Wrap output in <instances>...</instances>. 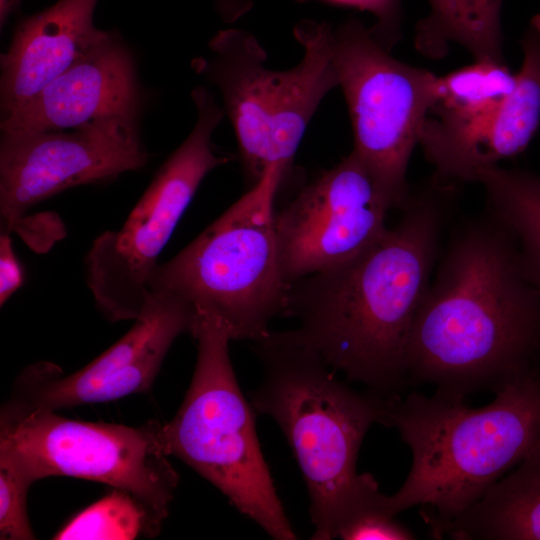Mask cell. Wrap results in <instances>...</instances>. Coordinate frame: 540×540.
I'll return each mask as SVG.
<instances>
[{
  "label": "cell",
  "mask_w": 540,
  "mask_h": 540,
  "mask_svg": "<svg viewBox=\"0 0 540 540\" xmlns=\"http://www.w3.org/2000/svg\"><path fill=\"white\" fill-rule=\"evenodd\" d=\"M415 316L407 385L464 399L540 369V289L507 230L486 210L451 233Z\"/></svg>",
  "instance_id": "1"
},
{
  "label": "cell",
  "mask_w": 540,
  "mask_h": 540,
  "mask_svg": "<svg viewBox=\"0 0 540 540\" xmlns=\"http://www.w3.org/2000/svg\"><path fill=\"white\" fill-rule=\"evenodd\" d=\"M456 187L434 180L365 251L289 289L285 316L334 371L386 399L407 386L406 349L442 252Z\"/></svg>",
  "instance_id": "2"
},
{
  "label": "cell",
  "mask_w": 540,
  "mask_h": 540,
  "mask_svg": "<svg viewBox=\"0 0 540 540\" xmlns=\"http://www.w3.org/2000/svg\"><path fill=\"white\" fill-rule=\"evenodd\" d=\"M381 424L396 428L412 466L386 508L394 516L413 506L433 536L476 504L540 442V369L472 408L438 392L388 400Z\"/></svg>",
  "instance_id": "3"
},
{
  "label": "cell",
  "mask_w": 540,
  "mask_h": 540,
  "mask_svg": "<svg viewBox=\"0 0 540 540\" xmlns=\"http://www.w3.org/2000/svg\"><path fill=\"white\" fill-rule=\"evenodd\" d=\"M254 346L262 379L250 403L277 423L294 453L309 496L311 539H334L341 521L379 489L356 465L389 399L343 383L295 329L270 330Z\"/></svg>",
  "instance_id": "4"
},
{
  "label": "cell",
  "mask_w": 540,
  "mask_h": 540,
  "mask_svg": "<svg viewBox=\"0 0 540 540\" xmlns=\"http://www.w3.org/2000/svg\"><path fill=\"white\" fill-rule=\"evenodd\" d=\"M285 177L264 176L149 280L150 292L188 303L196 316L217 321L231 340L255 342L285 316L290 287L281 271L274 201Z\"/></svg>",
  "instance_id": "5"
},
{
  "label": "cell",
  "mask_w": 540,
  "mask_h": 540,
  "mask_svg": "<svg viewBox=\"0 0 540 540\" xmlns=\"http://www.w3.org/2000/svg\"><path fill=\"white\" fill-rule=\"evenodd\" d=\"M293 33L304 55L288 70L267 68L266 51L256 37L234 28L218 31L208 43V54L192 61L196 73L221 94L250 187L271 166L287 173L320 103L339 86L333 26L306 19Z\"/></svg>",
  "instance_id": "6"
},
{
  "label": "cell",
  "mask_w": 540,
  "mask_h": 540,
  "mask_svg": "<svg viewBox=\"0 0 540 540\" xmlns=\"http://www.w3.org/2000/svg\"><path fill=\"white\" fill-rule=\"evenodd\" d=\"M191 335L197 342L195 369L181 406L162 427L167 454L214 485L269 536L295 540L261 450L255 410L232 366L230 336L217 321L201 315Z\"/></svg>",
  "instance_id": "7"
},
{
  "label": "cell",
  "mask_w": 540,
  "mask_h": 540,
  "mask_svg": "<svg viewBox=\"0 0 540 540\" xmlns=\"http://www.w3.org/2000/svg\"><path fill=\"white\" fill-rule=\"evenodd\" d=\"M191 98L197 115L189 135L157 171L123 226L100 234L85 255L87 286L111 322L135 321L143 314L158 257L203 179L228 161L212 143L224 109L204 86L195 87Z\"/></svg>",
  "instance_id": "8"
},
{
  "label": "cell",
  "mask_w": 540,
  "mask_h": 540,
  "mask_svg": "<svg viewBox=\"0 0 540 540\" xmlns=\"http://www.w3.org/2000/svg\"><path fill=\"white\" fill-rule=\"evenodd\" d=\"M158 420L131 427L65 418L50 410L0 414V452L35 482L69 476L135 496L156 534L169 514L179 475L169 461Z\"/></svg>",
  "instance_id": "9"
},
{
  "label": "cell",
  "mask_w": 540,
  "mask_h": 540,
  "mask_svg": "<svg viewBox=\"0 0 540 540\" xmlns=\"http://www.w3.org/2000/svg\"><path fill=\"white\" fill-rule=\"evenodd\" d=\"M333 61L354 134L353 152L390 208L411 194L407 170L437 99L439 76L393 57L357 18L333 27Z\"/></svg>",
  "instance_id": "10"
},
{
  "label": "cell",
  "mask_w": 540,
  "mask_h": 540,
  "mask_svg": "<svg viewBox=\"0 0 540 540\" xmlns=\"http://www.w3.org/2000/svg\"><path fill=\"white\" fill-rule=\"evenodd\" d=\"M138 123L116 118L68 132H1L0 232L12 234L33 206L64 190L142 168L149 156Z\"/></svg>",
  "instance_id": "11"
},
{
  "label": "cell",
  "mask_w": 540,
  "mask_h": 540,
  "mask_svg": "<svg viewBox=\"0 0 540 540\" xmlns=\"http://www.w3.org/2000/svg\"><path fill=\"white\" fill-rule=\"evenodd\" d=\"M390 206L352 151L304 186L274 226L287 285L352 260L387 229Z\"/></svg>",
  "instance_id": "12"
},
{
  "label": "cell",
  "mask_w": 540,
  "mask_h": 540,
  "mask_svg": "<svg viewBox=\"0 0 540 540\" xmlns=\"http://www.w3.org/2000/svg\"><path fill=\"white\" fill-rule=\"evenodd\" d=\"M195 321L196 314L188 303L152 292L133 327L80 370L65 376L58 366L46 361L24 369L1 412L58 411L145 393L174 341L183 333L191 334Z\"/></svg>",
  "instance_id": "13"
},
{
  "label": "cell",
  "mask_w": 540,
  "mask_h": 540,
  "mask_svg": "<svg viewBox=\"0 0 540 540\" xmlns=\"http://www.w3.org/2000/svg\"><path fill=\"white\" fill-rule=\"evenodd\" d=\"M523 62L513 93L497 110L466 122L428 115L419 145L435 168L434 181L456 187L523 152L540 125V14L521 40Z\"/></svg>",
  "instance_id": "14"
},
{
  "label": "cell",
  "mask_w": 540,
  "mask_h": 540,
  "mask_svg": "<svg viewBox=\"0 0 540 540\" xmlns=\"http://www.w3.org/2000/svg\"><path fill=\"white\" fill-rule=\"evenodd\" d=\"M141 91L131 51L114 31L4 119L2 133L62 131L108 119L139 120Z\"/></svg>",
  "instance_id": "15"
},
{
  "label": "cell",
  "mask_w": 540,
  "mask_h": 540,
  "mask_svg": "<svg viewBox=\"0 0 540 540\" xmlns=\"http://www.w3.org/2000/svg\"><path fill=\"white\" fill-rule=\"evenodd\" d=\"M99 0H58L22 19L1 55V119L29 102L105 33L94 24Z\"/></svg>",
  "instance_id": "16"
},
{
  "label": "cell",
  "mask_w": 540,
  "mask_h": 540,
  "mask_svg": "<svg viewBox=\"0 0 540 540\" xmlns=\"http://www.w3.org/2000/svg\"><path fill=\"white\" fill-rule=\"evenodd\" d=\"M445 534L463 540H540V442L512 473L451 521Z\"/></svg>",
  "instance_id": "17"
},
{
  "label": "cell",
  "mask_w": 540,
  "mask_h": 540,
  "mask_svg": "<svg viewBox=\"0 0 540 540\" xmlns=\"http://www.w3.org/2000/svg\"><path fill=\"white\" fill-rule=\"evenodd\" d=\"M430 13L415 30L414 43L423 55L440 59L450 44L464 47L475 60L504 62L502 0H427Z\"/></svg>",
  "instance_id": "18"
},
{
  "label": "cell",
  "mask_w": 540,
  "mask_h": 540,
  "mask_svg": "<svg viewBox=\"0 0 540 540\" xmlns=\"http://www.w3.org/2000/svg\"><path fill=\"white\" fill-rule=\"evenodd\" d=\"M476 182L486 193V210L513 237L523 267L540 289V176L498 165L482 169Z\"/></svg>",
  "instance_id": "19"
},
{
  "label": "cell",
  "mask_w": 540,
  "mask_h": 540,
  "mask_svg": "<svg viewBox=\"0 0 540 540\" xmlns=\"http://www.w3.org/2000/svg\"><path fill=\"white\" fill-rule=\"evenodd\" d=\"M517 83L505 62L474 63L439 76L437 99L429 115L448 122H466L500 108Z\"/></svg>",
  "instance_id": "20"
},
{
  "label": "cell",
  "mask_w": 540,
  "mask_h": 540,
  "mask_svg": "<svg viewBox=\"0 0 540 540\" xmlns=\"http://www.w3.org/2000/svg\"><path fill=\"white\" fill-rule=\"evenodd\" d=\"M156 536L144 505L132 494L114 489L71 519L53 537L70 539H135Z\"/></svg>",
  "instance_id": "21"
},
{
  "label": "cell",
  "mask_w": 540,
  "mask_h": 540,
  "mask_svg": "<svg viewBox=\"0 0 540 540\" xmlns=\"http://www.w3.org/2000/svg\"><path fill=\"white\" fill-rule=\"evenodd\" d=\"M33 481L7 454L0 452V538L31 540L27 495Z\"/></svg>",
  "instance_id": "22"
},
{
  "label": "cell",
  "mask_w": 540,
  "mask_h": 540,
  "mask_svg": "<svg viewBox=\"0 0 540 540\" xmlns=\"http://www.w3.org/2000/svg\"><path fill=\"white\" fill-rule=\"evenodd\" d=\"M336 538L411 540L415 536L408 528L395 520V516L386 508V495L379 492L339 525Z\"/></svg>",
  "instance_id": "23"
},
{
  "label": "cell",
  "mask_w": 540,
  "mask_h": 540,
  "mask_svg": "<svg viewBox=\"0 0 540 540\" xmlns=\"http://www.w3.org/2000/svg\"><path fill=\"white\" fill-rule=\"evenodd\" d=\"M370 12L376 23L371 27L377 39L389 50L399 40L401 22L400 0H326Z\"/></svg>",
  "instance_id": "24"
},
{
  "label": "cell",
  "mask_w": 540,
  "mask_h": 540,
  "mask_svg": "<svg viewBox=\"0 0 540 540\" xmlns=\"http://www.w3.org/2000/svg\"><path fill=\"white\" fill-rule=\"evenodd\" d=\"M23 269L18 261L11 238V233L0 232V305L22 286Z\"/></svg>",
  "instance_id": "25"
},
{
  "label": "cell",
  "mask_w": 540,
  "mask_h": 540,
  "mask_svg": "<svg viewBox=\"0 0 540 540\" xmlns=\"http://www.w3.org/2000/svg\"><path fill=\"white\" fill-rule=\"evenodd\" d=\"M218 10L226 21H234L252 6L250 0H216Z\"/></svg>",
  "instance_id": "26"
},
{
  "label": "cell",
  "mask_w": 540,
  "mask_h": 540,
  "mask_svg": "<svg viewBox=\"0 0 540 540\" xmlns=\"http://www.w3.org/2000/svg\"><path fill=\"white\" fill-rule=\"evenodd\" d=\"M21 0H0V26L3 27L11 14L19 7Z\"/></svg>",
  "instance_id": "27"
}]
</instances>
